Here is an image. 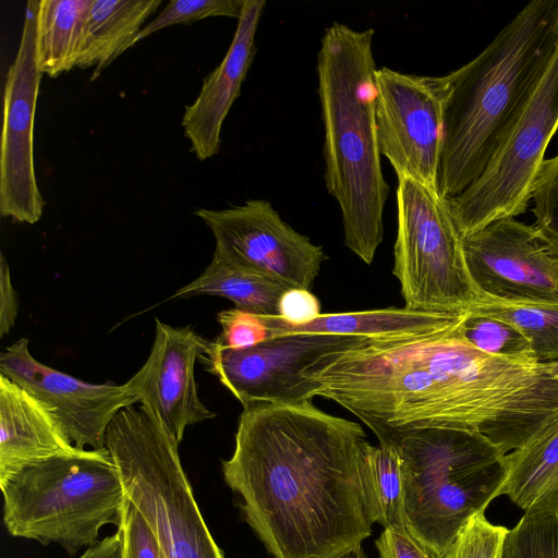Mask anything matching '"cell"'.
Here are the masks:
<instances>
[{
    "mask_svg": "<svg viewBox=\"0 0 558 558\" xmlns=\"http://www.w3.org/2000/svg\"><path fill=\"white\" fill-rule=\"evenodd\" d=\"M461 320L342 353L311 377L316 397L337 402L368 427L466 429L505 454L518 449L558 415V381L536 359L475 349L462 337Z\"/></svg>",
    "mask_w": 558,
    "mask_h": 558,
    "instance_id": "1",
    "label": "cell"
},
{
    "mask_svg": "<svg viewBox=\"0 0 558 558\" xmlns=\"http://www.w3.org/2000/svg\"><path fill=\"white\" fill-rule=\"evenodd\" d=\"M359 423L303 404L243 408L227 485L272 558H335L372 534Z\"/></svg>",
    "mask_w": 558,
    "mask_h": 558,
    "instance_id": "2",
    "label": "cell"
},
{
    "mask_svg": "<svg viewBox=\"0 0 558 558\" xmlns=\"http://www.w3.org/2000/svg\"><path fill=\"white\" fill-rule=\"evenodd\" d=\"M374 29H325L317 54L325 184L342 216L345 246L366 265L384 239L389 194L375 118Z\"/></svg>",
    "mask_w": 558,
    "mask_h": 558,
    "instance_id": "3",
    "label": "cell"
},
{
    "mask_svg": "<svg viewBox=\"0 0 558 558\" xmlns=\"http://www.w3.org/2000/svg\"><path fill=\"white\" fill-rule=\"evenodd\" d=\"M557 38L558 0H532L482 52L447 74L438 173L442 197L461 194L482 174Z\"/></svg>",
    "mask_w": 558,
    "mask_h": 558,
    "instance_id": "4",
    "label": "cell"
},
{
    "mask_svg": "<svg viewBox=\"0 0 558 558\" xmlns=\"http://www.w3.org/2000/svg\"><path fill=\"white\" fill-rule=\"evenodd\" d=\"M369 428L399 457L409 533L444 557L468 521L500 496L506 454L466 429Z\"/></svg>",
    "mask_w": 558,
    "mask_h": 558,
    "instance_id": "5",
    "label": "cell"
},
{
    "mask_svg": "<svg viewBox=\"0 0 558 558\" xmlns=\"http://www.w3.org/2000/svg\"><path fill=\"white\" fill-rule=\"evenodd\" d=\"M3 523L14 537L58 544L71 556L119 524L125 490L107 449H77L32 464L0 483Z\"/></svg>",
    "mask_w": 558,
    "mask_h": 558,
    "instance_id": "6",
    "label": "cell"
},
{
    "mask_svg": "<svg viewBox=\"0 0 558 558\" xmlns=\"http://www.w3.org/2000/svg\"><path fill=\"white\" fill-rule=\"evenodd\" d=\"M178 446L141 404L118 412L106 433L125 495L149 525L163 558H225L196 504Z\"/></svg>",
    "mask_w": 558,
    "mask_h": 558,
    "instance_id": "7",
    "label": "cell"
},
{
    "mask_svg": "<svg viewBox=\"0 0 558 558\" xmlns=\"http://www.w3.org/2000/svg\"><path fill=\"white\" fill-rule=\"evenodd\" d=\"M557 129L558 38L482 174L461 194L448 198L461 236L526 211L546 148Z\"/></svg>",
    "mask_w": 558,
    "mask_h": 558,
    "instance_id": "8",
    "label": "cell"
},
{
    "mask_svg": "<svg viewBox=\"0 0 558 558\" xmlns=\"http://www.w3.org/2000/svg\"><path fill=\"white\" fill-rule=\"evenodd\" d=\"M392 274L404 307L463 313L480 295L468 272L461 235L448 199L437 190L399 178Z\"/></svg>",
    "mask_w": 558,
    "mask_h": 558,
    "instance_id": "9",
    "label": "cell"
},
{
    "mask_svg": "<svg viewBox=\"0 0 558 558\" xmlns=\"http://www.w3.org/2000/svg\"><path fill=\"white\" fill-rule=\"evenodd\" d=\"M369 340L287 333L246 349H230L211 340L199 360L243 408L257 402L294 405L312 402L316 397L317 381L305 377L313 364L324 355L344 353Z\"/></svg>",
    "mask_w": 558,
    "mask_h": 558,
    "instance_id": "10",
    "label": "cell"
},
{
    "mask_svg": "<svg viewBox=\"0 0 558 558\" xmlns=\"http://www.w3.org/2000/svg\"><path fill=\"white\" fill-rule=\"evenodd\" d=\"M374 84L380 154L398 179L438 191L447 75L407 74L384 66L375 71Z\"/></svg>",
    "mask_w": 558,
    "mask_h": 558,
    "instance_id": "11",
    "label": "cell"
},
{
    "mask_svg": "<svg viewBox=\"0 0 558 558\" xmlns=\"http://www.w3.org/2000/svg\"><path fill=\"white\" fill-rule=\"evenodd\" d=\"M195 215L214 235V258L269 276L289 289L311 290L328 258L320 245L295 231L265 199L225 209L199 208Z\"/></svg>",
    "mask_w": 558,
    "mask_h": 558,
    "instance_id": "12",
    "label": "cell"
},
{
    "mask_svg": "<svg viewBox=\"0 0 558 558\" xmlns=\"http://www.w3.org/2000/svg\"><path fill=\"white\" fill-rule=\"evenodd\" d=\"M38 7L39 0L26 3L20 46L7 74L0 155V214L31 225L45 207L34 163V121L44 75L36 58Z\"/></svg>",
    "mask_w": 558,
    "mask_h": 558,
    "instance_id": "13",
    "label": "cell"
},
{
    "mask_svg": "<svg viewBox=\"0 0 558 558\" xmlns=\"http://www.w3.org/2000/svg\"><path fill=\"white\" fill-rule=\"evenodd\" d=\"M461 243L478 294L508 301L558 302V262L534 226L504 218L461 236Z\"/></svg>",
    "mask_w": 558,
    "mask_h": 558,
    "instance_id": "14",
    "label": "cell"
},
{
    "mask_svg": "<svg viewBox=\"0 0 558 558\" xmlns=\"http://www.w3.org/2000/svg\"><path fill=\"white\" fill-rule=\"evenodd\" d=\"M0 374L51 408L78 449H105L110 422L137 404L124 384H90L43 364L31 354L26 338L1 352Z\"/></svg>",
    "mask_w": 558,
    "mask_h": 558,
    "instance_id": "15",
    "label": "cell"
},
{
    "mask_svg": "<svg viewBox=\"0 0 558 558\" xmlns=\"http://www.w3.org/2000/svg\"><path fill=\"white\" fill-rule=\"evenodd\" d=\"M155 324L149 356L124 385L180 444L186 427L216 416L202 402L194 374L208 340L190 326L172 327L159 319Z\"/></svg>",
    "mask_w": 558,
    "mask_h": 558,
    "instance_id": "16",
    "label": "cell"
},
{
    "mask_svg": "<svg viewBox=\"0 0 558 558\" xmlns=\"http://www.w3.org/2000/svg\"><path fill=\"white\" fill-rule=\"evenodd\" d=\"M265 0H245L231 45L222 61L203 82L196 99L185 107L181 125L191 151L201 161L219 153L221 129L255 56V37Z\"/></svg>",
    "mask_w": 558,
    "mask_h": 558,
    "instance_id": "17",
    "label": "cell"
},
{
    "mask_svg": "<svg viewBox=\"0 0 558 558\" xmlns=\"http://www.w3.org/2000/svg\"><path fill=\"white\" fill-rule=\"evenodd\" d=\"M77 449L51 408L0 374V483Z\"/></svg>",
    "mask_w": 558,
    "mask_h": 558,
    "instance_id": "18",
    "label": "cell"
},
{
    "mask_svg": "<svg viewBox=\"0 0 558 558\" xmlns=\"http://www.w3.org/2000/svg\"><path fill=\"white\" fill-rule=\"evenodd\" d=\"M463 313L413 311L388 307L349 313L320 314L306 325L293 326L279 316H262L269 337L287 333H323L371 340L413 338L446 330L457 325Z\"/></svg>",
    "mask_w": 558,
    "mask_h": 558,
    "instance_id": "19",
    "label": "cell"
},
{
    "mask_svg": "<svg viewBox=\"0 0 558 558\" xmlns=\"http://www.w3.org/2000/svg\"><path fill=\"white\" fill-rule=\"evenodd\" d=\"M501 495L524 513L551 512L558 504V415L505 457Z\"/></svg>",
    "mask_w": 558,
    "mask_h": 558,
    "instance_id": "20",
    "label": "cell"
},
{
    "mask_svg": "<svg viewBox=\"0 0 558 558\" xmlns=\"http://www.w3.org/2000/svg\"><path fill=\"white\" fill-rule=\"evenodd\" d=\"M161 4V0H93L76 68H95L90 80L97 78L105 68L133 47L145 22Z\"/></svg>",
    "mask_w": 558,
    "mask_h": 558,
    "instance_id": "21",
    "label": "cell"
},
{
    "mask_svg": "<svg viewBox=\"0 0 558 558\" xmlns=\"http://www.w3.org/2000/svg\"><path fill=\"white\" fill-rule=\"evenodd\" d=\"M289 288L264 274L211 259L192 282L177 290L169 299L196 295L221 296L232 301L235 308L260 316H278L279 301Z\"/></svg>",
    "mask_w": 558,
    "mask_h": 558,
    "instance_id": "22",
    "label": "cell"
},
{
    "mask_svg": "<svg viewBox=\"0 0 558 558\" xmlns=\"http://www.w3.org/2000/svg\"><path fill=\"white\" fill-rule=\"evenodd\" d=\"M93 0H39L36 58L43 74L57 77L77 66Z\"/></svg>",
    "mask_w": 558,
    "mask_h": 558,
    "instance_id": "23",
    "label": "cell"
},
{
    "mask_svg": "<svg viewBox=\"0 0 558 558\" xmlns=\"http://www.w3.org/2000/svg\"><path fill=\"white\" fill-rule=\"evenodd\" d=\"M465 312L510 324L530 341L538 362L558 361V302L508 301L480 294Z\"/></svg>",
    "mask_w": 558,
    "mask_h": 558,
    "instance_id": "24",
    "label": "cell"
},
{
    "mask_svg": "<svg viewBox=\"0 0 558 558\" xmlns=\"http://www.w3.org/2000/svg\"><path fill=\"white\" fill-rule=\"evenodd\" d=\"M362 481L371 519L384 529L409 533L400 461L386 444L367 446L362 460Z\"/></svg>",
    "mask_w": 558,
    "mask_h": 558,
    "instance_id": "25",
    "label": "cell"
},
{
    "mask_svg": "<svg viewBox=\"0 0 558 558\" xmlns=\"http://www.w3.org/2000/svg\"><path fill=\"white\" fill-rule=\"evenodd\" d=\"M459 328L462 337L484 353L509 359H536L526 337L506 322L464 312Z\"/></svg>",
    "mask_w": 558,
    "mask_h": 558,
    "instance_id": "26",
    "label": "cell"
},
{
    "mask_svg": "<svg viewBox=\"0 0 558 558\" xmlns=\"http://www.w3.org/2000/svg\"><path fill=\"white\" fill-rule=\"evenodd\" d=\"M501 558H558V515L524 513L505 538Z\"/></svg>",
    "mask_w": 558,
    "mask_h": 558,
    "instance_id": "27",
    "label": "cell"
},
{
    "mask_svg": "<svg viewBox=\"0 0 558 558\" xmlns=\"http://www.w3.org/2000/svg\"><path fill=\"white\" fill-rule=\"evenodd\" d=\"M245 0H172L145 24L133 46L154 33L173 25H187L213 16L240 19Z\"/></svg>",
    "mask_w": 558,
    "mask_h": 558,
    "instance_id": "28",
    "label": "cell"
},
{
    "mask_svg": "<svg viewBox=\"0 0 558 558\" xmlns=\"http://www.w3.org/2000/svg\"><path fill=\"white\" fill-rule=\"evenodd\" d=\"M508 530L480 512L461 529L442 558H501Z\"/></svg>",
    "mask_w": 558,
    "mask_h": 558,
    "instance_id": "29",
    "label": "cell"
},
{
    "mask_svg": "<svg viewBox=\"0 0 558 558\" xmlns=\"http://www.w3.org/2000/svg\"><path fill=\"white\" fill-rule=\"evenodd\" d=\"M217 320L221 333L215 339L230 349H246L257 345L269 338V331L260 315L229 308L220 311Z\"/></svg>",
    "mask_w": 558,
    "mask_h": 558,
    "instance_id": "30",
    "label": "cell"
},
{
    "mask_svg": "<svg viewBox=\"0 0 558 558\" xmlns=\"http://www.w3.org/2000/svg\"><path fill=\"white\" fill-rule=\"evenodd\" d=\"M117 527L122 541L123 558H163L153 531L128 497Z\"/></svg>",
    "mask_w": 558,
    "mask_h": 558,
    "instance_id": "31",
    "label": "cell"
},
{
    "mask_svg": "<svg viewBox=\"0 0 558 558\" xmlns=\"http://www.w3.org/2000/svg\"><path fill=\"white\" fill-rule=\"evenodd\" d=\"M538 227L544 244L558 262V159L543 193Z\"/></svg>",
    "mask_w": 558,
    "mask_h": 558,
    "instance_id": "32",
    "label": "cell"
},
{
    "mask_svg": "<svg viewBox=\"0 0 558 558\" xmlns=\"http://www.w3.org/2000/svg\"><path fill=\"white\" fill-rule=\"evenodd\" d=\"M320 302L311 290L288 289L279 301V317L293 326L306 325L315 320L320 313Z\"/></svg>",
    "mask_w": 558,
    "mask_h": 558,
    "instance_id": "33",
    "label": "cell"
},
{
    "mask_svg": "<svg viewBox=\"0 0 558 558\" xmlns=\"http://www.w3.org/2000/svg\"><path fill=\"white\" fill-rule=\"evenodd\" d=\"M375 546L379 558H442L422 545L410 533L391 529H384Z\"/></svg>",
    "mask_w": 558,
    "mask_h": 558,
    "instance_id": "34",
    "label": "cell"
},
{
    "mask_svg": "<svg viewBox=\"0 0 558 558\" xmlns=\"http://www.w3.org/2000/svg\"><path fill=\"white\" fill-rule=\"evenodd\" d=\"M19 314V298L12 284L9 264L1 253L0 257V337L13 328Z\"/></svg>",
    "mask_w": 558,
    "mask_h": 558,
    "instance_id": "35",
    "label": "cell"
},
{
    "mask_svg": "<svg viewBox=\"0 0 558 558\" xmlns=\"http://www.w3.org/2000/svg\"><path fill=\"white\" fill-rule=\"evenodd\" d=\"M78 558H123L119 532L87 548Z\"/></svg>",
    "mask_w": 558,
    "mask_h": 558,
    "instance_id": "36",
    "label": "cell"
},
{
    "mask_svg": "<svg viewBox=\"0 0 558 558\" xmlns=\"http://www.w3.org/2000/svg\"><path fill=\"white\" fill-rule=\"evenodd\" d=\"M541 368L543 373L558 381V361L546 363L541 362Z\"/></svg>",
    "mask_w": 558,
    "mask_h": 558,
    "instance_id": "37",
    "label": "cell"
},
{
    "mask_svg": "<svg viewBox=\"0 0 558 558\" xmlns=\"http://www.w3.org/2000/svg\"><path fill=\"white\" fill-rule=\"evenodd\" d=\"M335 558H368L367 555L361 546H357L355 548H352Z\"/></svg>",
    "mask_w": 558,
    "mask_h": 558,
    "instance_id": "38",
    "label": "cell"
},
{
    "mask_svg": "<svg viewBox=\"0 0 558 558\" xmlns=\"http://www.w3.org/2000/svg\"><path fill=\"white\" fill-rule=\"evenodd\" d=\"M554 511H555V513L558 515V504L556 505V507H555V510H554Z\"/></svg>",
    "mask_w": 558,
    "mask_h": 558,
    "instance_id": "39",
    "label": "cell"
}]
</instances>
